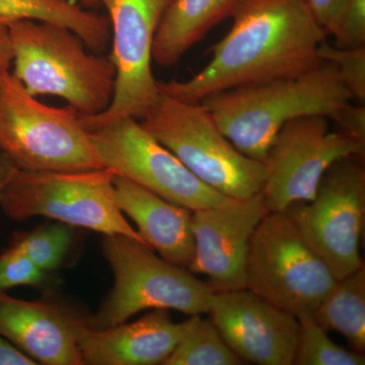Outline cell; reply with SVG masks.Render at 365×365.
<instances>
[{
  "label": "cell",
  "instance_id": "cell-8",
  "mask_svg": "<svg viewBox=\"0 0 365 365\" xmlns=\"http://www.w3.org/2000/svg\"><path fill=\"white\" fill-rule=\"evenodd\" d=\"M336 281L287 213L268 212L250 242L246 289L299 318L314 316Z\"/></svg>",
  "mask_w": 365,
  "mask_h": 365
},
{
  "label": "cell",
  "instance_id": "cell-7",
  "mask_svg": "<svg viewBox=\"0 0 365 365\" xmlns=\"http://www.w3.org/2000/svg\"><path fill=\"white\" fill-rule=\"evenodd\" d=\"M115 176L109 168L71 173L16 169L0 189V208L18 222L45 216L66 225L144 242L118 207Z\"/></svg>",
  "mask_w": 365,
  "mask_h": 365
},
{
  "label": "cell",
  "instance_id": "cell-27",
  "mask_svg": "<svg viewBox=\"0 0 365 365\" xmlns=\"http://www.w3.org/2000/svg\"><path fill=\"white\" fill-rule=\"evenodd\" d=\"M345 0H306L309 11L314 20L328 35L336 16Z\"/></svg>",
  "mask_w": 365,
  "mask_h": 365
},
{
  "label": "cell",
  "instance_id": "cell-11",
  "mask_svg": "<svg viewBox=\"0 0 365 365\" xmlns=\"http://www.w3.org/2000/svg\"><path fill=\"white\" fill-rule=\"evenodd\" d=\"M365 155V141L344 130H330L329 119L307 115L283 125L266 155L261 194L268 212H285L309 202L326 170L338 160Z\"/></svg>",
  "mask_w": 365,
  "mask_h": 365
},
{
  "label": "cell",
  "instance_id": "cell-31",
  "mask_svg": "<svg viewBox=\"0 0 365 365\" xmlns=\"http://www.w3.org/2000/svg\"><path fill=\"white\" fill-rule=\"evenodd\" d=\"M16 169V165L11 162V158L0 150V188L6 184Z\"/></svg>",
  "mask_w": 365,
  "mask_h": 365
},
{
  "label": "cell",
  "instance_id": "cell-24",
  "mask_svg": "<svg viewBox=\"0 0 365 365\" xmlns=\"http://www.w3.org/2000/svg\"><path fill=\"white\" fill-rule=\"evenodd\" d=\"M321 61L332 63L352 98L365 100V47L339 48L326 41L318 51Z\"/></svg>",
  "mask_w": 365,
  "mask_h": 365
},
{
  "label": "cell",
  "instance_id": "cell-28",
  "mask_svg": "<svg viewBox=\"0 0 365 365\" xmlns=\"http://www.w3.org/2000/svg\"><path fill=\"white\" fill-rule=\"evenodd\" d=\"M339 126L343 130L365 141V108L364 106H350Z\"/></svg>",
  "mask_w": 365,
  "mask_h": 365
},
{
  "label": "cell",
  "instance_id": "cell-13",
  "mask_svg": "<svg viewBox=\"0 0 365 365\" xmlns=\"http://www.w3.org/2000/svg\"><path fill=\"white\" fill-rule=\"evenodd\" d=\"M267 213L261 193L192 211L195 252L190 272L206 276L215 292L245 289L250 242Z\"/></svg>",
  "mask_w": 365,
  "mask_h": 365
},
{
  "label": "cell",
  "instance_id": "cell-30",
  "mask_svg": "<svg viewBox=\"0 0 365 365\" xmlns=\"http://www.w3.org/2000/svg\"><path fill=\"white\" fill-rule=\"evenodd\" d=\"M13 63V50L9 40V29L0 23V73L11 68Z\"/></svg>",
  "mask_w": 365,
  "mask_h": 365
},
{
  "label": "cell",
  "instance_id": "cell-32",
  "mask_svg": "<svg viewBox=\"0 0 365 365\" xmlns=\"http://www.w3.org/2000/svg\"><path fill=\"white\" fill-rule=\"evenodd\" d=\"M78 1L81 6L88 9H97V7L101 6L98 0H78Z\"/></svg>",
  "mask_w": 365,
  "mask_h": 365
},
{
  "label": "cell",
  "instance_id": "cell-15",
  "mask_svg": "<svg viewBox=\"0 0 365 365\" xmlns=\"http://www.w3.org/2000/svg\"><path fill=\"white\" fill-rule=\"evenodd\" d=\"M197 316L175 323L168 309H155L132 323L104 329L91 328L83 319L78 330L81 359L91 365H163Z\"/></svg>",
  "mask_w": 365,
  "mask_h": 365
},
{
  "label": "cell",
  "instance_id": "cell-29",
  "mask_svg": "<svg viewBox=\"0 0 365 365\" xmlns=\"http://www.w3.org/2000/svg\"><path fill=\"white\" fill-rule=\"evenodd\" d=\"M37 362L29 356L14 343L0 335V365H37Z\"/></svg>",
  "mask_w": 365,
  "mask_h": 365
},
{
  "label": "cell",
  "instance_id": "cell-10",
  "mask_svg": "<svg viewBox=\"0 0 365 365\" xmlns=\"http://www.w3.org/2000/svg\"><path fill=\"white\" fill-rule=\"evenodd\" d=\"M107 9L111 26L116 81L111 104L95 116L81 115L90 133L120 121L143 120L160 98L151 69L153 47L163 16L174 0H98Z\"/></svg>",
  "mask_w": 365,
  "mask_h": 365
},
{
  "label": "cell",
  "instance_id": "cell-1",
  "mask_svg": "<svg viewBox=\"0 0 365 365\" xmlns=\"http://www.w3.org/2000/svg\"><path fill=\"white\" fill-rule=\"evenodd\" d=\"M212 58L188 81H158L162 95L199 104L213 93L294 78L318 66L326 32L306 0H242Z\"/></svg>",
  "mask_w": 365,
  "mask_h": 365
},
{
  "label": "cell",
  "instance_id": "cell-25",
  "mask_svg": "<svg viewBox=\"0 0 365 365\" xmlns=\"http://www.w3.org/2000/svg\"><path fill=\"white\" fill-rule=\"evenodd\" d=\"M45 273L18 247L11 245L0 254V292L21 285H39Z\"/></svg>",
  "mask_w": 365,
  "mask_h": 365
},
{
  "label": "cell",
  "instance_id": "cell-19",
  "mask_svg": "<svg viewBox=\"0 0 365 365\" xmlns=\"http://www.w3.org/2000/svg\"><path fill=\"white\" fill-rule=\"evenodd\" d=\"M33 20L66 26L90 51L104 54L111 44L109 19L72 0H0V23Z\"/></svg>",
  "mask_w": 365,
  "mask_h": 365
},
{
  "label": "cell",
  "instance_id": "cell-12",
  "mask_svg": "<svg viewBox=\"0 0 365 365\" xmlns=\"http://www.w3.org/2000/svg\"><path fill=\"white\" fill-rule=\"evenodd\" d=\"M90 137L105 168L170 202L194 211L232 199L198 179L135 119L101 127Z\"/></svg>",
  "mask_w": 365,
  "mask_h": 365
},
{
  "label": "cell",
  "instance_id": "cell-23",
  "mask_svg": "<svg viewBox=\"0 0 365 365\" xmlns=\"http://www.w3.org/2000/svg\"><path fill=\"white\" fill-rule=\"evenodd\" d=\"M71 244V232L67 225H52L16 235L11 245L18 247L38 267L48 272L58 267Z\"/></svg>",
  "mask_w": 365,
  "mask_h": 365
},
{
  "label": "cell",
  "instance_id": "cell-21",
  "mask_svg": "<svg viewBox=\"0 0 365 365\" xmlns=\"http://www.w3.org/2000/svg\"><path fill=\"white\" fill-rule=\"evenodd\" d=\"M242 360L223 339L210 319L198 314L195 323L182 337L163 365H239Z\"/></svg>",
  "mask_w": 365,
  "mask_h": 365
},
{
  "label": "cell",
  "instance_id": "cell-5",
  "mask_svg": "<svg viewBox=\"0 0 365 365\" xmlns=\"http://www.w3.org/2000/svg\"><path fill=\"white\" fill-rule=\"evenodd\" d=\"M103 251L114 275V287L88 321L91 328L119 325L146 309H175L189 316L208 314L215 292L208 282L158 257L144 242L107 235Z\"/></svg>",
  "mask_w": 365,
  "mask_h": 365
},
{
  "label": "cell",
  "instance_id": "cell-3",
  "mask_svg": "<svg viewBox=\"0 0 365 365\" xmlns=\"http://www.w3.org/2000/svg\"><path fill=\"white\" fill-rule=\"evenodd\" d=\"M14 78L34 97L63 98L83 116H95L111 104L116 66L111 56L88 50L66 26L21 20L7 25Z\"/></svg>",
  "mask_w": 365,
  "mask_h": 365
},
{
  "label": "cell",
  "instance_id": "cell-9",
  "mask_svg": "<svg viewBox=\"0 0 365 365\" xmlns=\"http://www.w3.org/2000/svg\"><path fill=\"white\" fill-rule=\"evenodd\" d=\"M285 213L304 241L339 280L364 265L360 242L365 220L364 158H346L326 170L313 200Z\"/></svg>",
  "mask_w": 365,
  "mask_h": 365
},
{
  "label": "cell",
  "instance_id": "cell-17",
  "mask_svg": "<svg viewBox=\"0 0 365 365\" xmlns=\"http://www.w3.org/2000/svg\"><path fill=\"white\" fill-rule=\"evenodd\" d=\"M114 189L118 207L135 222L144 242L165 261L188 269L195 252L192 211L125 178L115 176Z\"/></svg>",
  "mask_w": 365,
  "mask_h": 365
},
{
  "label": "cell",
  "instance_id": "cell-6",
  "mask_svg": "<svg viewBox=\"0 0 365 365\" xmlns=\"http://www.w3.org/2000/svg\"><path fill=\"white\" fill-rule=\"evenodd\" d=\"M141 126L201 181L232 199L261 193L264 163L242 155L200 104L160 93Z\"/></svg>",
  "mask_w": 365,
  "mask_h": 365
},
{
  "label": "cell",
  "instance_id": "cell-26",
  "mask_svg": "<svg viewBox=\"0 0 365 365\" xmlns=\"http://www.w3.org/2000/svg\"><path fill=\"white\" fill-rule=\"evenodd\" d=\"M328 35L336 47H365V0H345Z\"/></svg>",
  "mask_w": 365,
  "mask_h": 365
},
{
  "label": "cell",
  "instance_id": "cell-16",
  "mask_svg": "<svg viewBox=\"0 0 365 365\" xmlns=\"http://www.w3.org/2000/svg\"><path fill=\"white\" fill-rule=\"evenodd\" d=\"M83 322L53 302L14 299L0 292V335L38 364L85 365L78 346Z\"/></svg>",
  "mask_w": 365,
  "mask_h": 365
},
{
  "label": "cell",
  "instance_id": "cell-4",
  "mask_svg": "<svg viewBox=\"0 0 365 365\" xmlns=\"http://www.w3.org/2000/svg\"><path fill=\"white\" fill-rule=\"evenodd\" d=\"M0 150L16 169L30 172L105 168L81 114L39 102L9 69L0 73Z\"/></svg>",
  "mask_w": 365,
  "mask_h": 365
},
{
  "label": "cell",
  "instance_id": "cell-18",
  "mask_svg": "<svg viewBox=\"0 0 365 365\" xmlns=\"http://www.w3.org/2000/svg\"><path fill=\"white\" fill-rule=\"evenodd\" d=\"M242 0H174L158 26L153 60L162 67L177 64L209 31L232 18Z\"/></svg>",
  "mask_w": 365,
  "mask_h": 365
},
{
  "label": "cell",
  "instance_id": "cell-14",
  "mask_svg": "<svg viewBox=\"0 0 365 365\" xmlns=\"http://www.w3.org/2000/svg\"><path fill=\"white\" fill-rule=\"evenodd\" d=\"M208 314L242 360L260 365H294L299 319L250 290L215 292Z\"/></svg>",
  "mask_w": 365,
  "mask_h": 365
},
{
  "label": "cell",
  "instance_id": "cell-22",
  "mask_svg": "<svg viewBox=\"0 0 365 365\" xmlns=\"http://www.w3.org/2000/svg\"><path fill=\"white\" fill-rule=\"evenodd\" d=\"M294 365H364V353L336 344L313 316L299 317Z\"/></svg>",
  "mask_w": 365,
  "mask_h": 365
},
{
  "label": "cell",
  "instance_id": "cell-2",
  "mask_svg": "<svg viewBox=\"0 0 365 365\" xmlns=\"http://www.w3.org/2000/svg\"><path fill=\"white\" fill-rule=\"evenodd\" d=\"M351 100L335 66L321 61L294 78L230 88L199 104L237 150L264 163L283 125L307 115L340 125Z\"/></svg>",
  "mask_w": 365,
  "mask_h": 365
},
{
  "label": "cell",
  "instance_id": "cell-20",
  "mask_svg": "<svg viewBox=\"0 0 365 365\" xmlns=\"http://www.w3.org/2000/svg\"><path fill=\"white\" fill-rule=\"evenodd\" d=\"M327 332L341 334L355 351H365V266L336 281L314 314Z\"/></svg>",
  "mask_w": 365,
  "mask_h": 365
},
{
  "label": "cell",
  "instance_id": "cell-33",
  "mask_svg": "<svg viewBox=\"0 0 365 365\" xmlns=\"http://www.w3.org/2000/svg\"><path fill=\"white\" fill-rule=\"evenodd\" d=\"M0 189H1V188H0Z\"/></svg>",
  "mask_w": 365,
  "mask_h": 365
}]
</instances>
